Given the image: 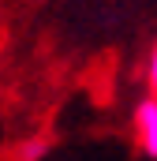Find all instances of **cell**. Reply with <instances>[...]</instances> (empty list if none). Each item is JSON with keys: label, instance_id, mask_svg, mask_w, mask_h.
Segmentation results:
<instances>
[{"label": "cell", "instance_id": "7a4b0ae2", "mask_svg": "<svg viewBox=\"0 0 157 161\" xmlns=\"http://www.w3.org/2000/svg\"><path fill=\"white\" fill-rule=\"evenodd\" d=\"M146 90L157 94V45L150 49V56H146Z\"/></svg>", "mask_w": 157, "mask_h": 161}, {"label": "cell", "instance_id": "6da1fadb", "mask_svg": "<svg viewBox=\"0 0 157 161\" xmlns=\"http://www.w3.org/2000/svg\"><path fill=\"white\" fill-rule=\"evenodd\" d=\"M131 139L142 158L157 161V94H146L131 109Z\"/></svg>", "mask_w": 157, "mask_h": 161}]
</instances>
